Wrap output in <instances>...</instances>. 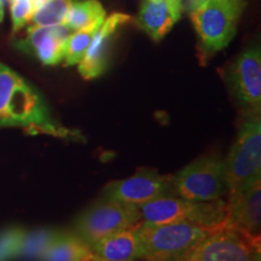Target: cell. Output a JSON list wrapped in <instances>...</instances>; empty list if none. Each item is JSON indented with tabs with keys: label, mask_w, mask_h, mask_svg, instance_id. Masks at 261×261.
I'll return each instance as SVG.
<instances>
[{
	"label": "cell",
	"mask_w": 261,
	"mask_h": 261,
	"mask_svg": "<svg viewBox=\"0 0 261 261\" xmlns=\"http://www.w3.org/2000/svg\"><path fill=\"white\" fill-rule=\"evenodd\" d=\"M231 93L246 114L261 110V52L254 45L238 56L227 70Z\"/></svg>",
	"instance_id": "cell-9"
},
{
	"label": "cell",
	"mask_w": 261,
	"mask_h": 261,
	"mask_svg": "<svg viewBox=\"0 0 261 261\" xmlns=\"http://www.w3.org/2000/svg\"><path fill=\"white\" fill-rule=\"evenodd\" d=\"M100 24H94L89 28L73 32V34L68 37L64 45L63 56L65 65L79 64V62L83 60L85 54H86L87 48H89L91 41H92L94 34H96Z\"/></svg>",
	"instance_id": "cell-20"
},
{
	"label": "cell",
	"mask_w": 261,
	"mask_h": 261,
	"mask_svg": "<svg viewBox=\"0 0 261 261\" xmlns=\"http://www.w3.org/2000/svg\"><path fill=\"white\" fill-rule=\"evenodd\" d=\"M106 18V10L97 0L74 2L70 5L63 25L69 32H76L100 24Z\"/></svg>",
	"instance_id": "cell-17"
},
{
	"label": "cell",
	"mask_w": 261,
	"mask_h": 261,
	"mask_svg": "<svg viewBox=\"0 0 261 261\" xmlns=\"http://www.w3.org/2000/svg\"><path fill=\"white\" fill-rule=\"evenodd\" d=\"M139 223L97 241L90 248L104 261H140L142 240Z\"/></svg>",
	"instance_id": "cell-14"
},
{
	"label": "cell",
	"mask_w": 261,
	"mask_h": 261,
	"mask_svg": "<svg viewBox=\"0 0 261 261\" xmlns=\"http://www.w3.org/2000/svg\"><path fill=\"white\" fill-rule=\"evenodd\" d=\"M140 221L146 224H190L215 228L223 226L227 217V202L194 201L178 196H163L140 205Z\"/></svg>",
	"instance_id": "cell-2"
},
{
	"label": "cell",
	"mask_w": 261,
	"mask_h": 261,
	"mask_svg": "<svg viewBox=\"0 0 261 261\" xmlns=\"http://www.w3.org/2000/svg\"><path fill=\"white\" fill-rule=\"evenodd\" d=\"M172 196L194 201L221 200L227 195L224 160L208 155L196 159L171 177Z\"/></svg>",
	"instance_id": "cell-6"
},
{
	"label": "cell",
	"mask_w": 261,
	"mask_h": 261,
	"mask_svg": "<svg viewBox=\"0 0 261 261\" xmlns=\"http://www.w3.org/2000/svg\"><path fill=\"white\" fill-rule=\"evenodd\" d=\"M58 232L60 230L52 227L35 228L32 231L25 230L21 247H19L17 259L24 261H40Z\"/></svg>",
	"instance_id": "cell-18"
},
{
	"label": "cell",
	"mask_w": 261,
	"mask_h": 261,
	"mask_svg": "<svg viewBox=\"0 0 261 261\" xmlns=\"http://www.w3.org/2000/svg\"><path fill=\"white\" fill-rule=\"evenodd\" d=\"M163 196H172L171 177L151 169H139L132 177L109 182L102 197L140 207Z\"/></svg>",
	"instance_id": "cell-10"
},
{
	"label": "cell",
	"mask_w": 261,
	"mask_h": 261,
	"mask_svg": "<svg viewBox=\"0 0 261 261\" xmlns=\"http://www.w3.org/2000/svg\"><path fill=\"white\" fill-rule=\"evenodd\" d=\"M178 261H260V236H248L223 225Z\"/></svg>",
	"instance_id": "cell-8"
},
{
	"label": "cell",
	"mask_w": 261,
	"mask_h": 261,
	"mask_svg": "<svg viewBox=\"0 0 261 261\" xmlns=\"http://www.w3.org/2000/svg\"><path fill=\"white\" fill-rule=\"evenodd\" d=\"M140 221L139 207L100 198L74 221L71 231L89 246Z\"/></svg>",
	"instance_id": "cell-7"
},
{
	"label": "cell",
	"mask_w": 261,
	"mask_h": 261,
	"mask_svg": "<svg viewBox=\"0 0 261 261\" xmlns=\"http://www.w3.org/2000/svg\"><path fill=\"white\" fill-rule=\"evenodd\" d=\"M171 2L174 4L175 6H179V8H181V0H171Z\"/></svg>",
	"instance_id": "cell-25"
},
{
	"label": "cell",
	"mask_w": 261,
	"mask_h": 261,
	"mask_svg": "<svg viewBox=\"0 0 261 261\" xmlns=\"http://www.w3.org/2000/svg\"><path fill=\"white\" fill-rule=\"evenodd\" d=\"M10 11H11L12 32L17 33L25 24L31 22L34 15L31 0H10Z\"/></svg>",
	"instance_id": "cell-22"
},
{
	"label": "cell",
	"mask_w": 261,
	"mask_h": 261,
	"mask_svg": "<svg viewBox=\"0 0 261 261\" xmlns=\"http://www.w3.org/2000/svg\"><path fill=\"white\" fill-rule=\"evenodd\" d=\"M227 217L224 226L248 234L260 236L261 179L236 194L227 196Z\"/></svg>",
	"instance_id": "cell-12"
},
{
	"label": "cell",
	"mask_w": 261,
	"mask_h": 261,
	"mask_svg": "<svg viewBox=\"0 0 261 261\" xmlns=\"http://www.w3.org/2000/svg\"><path fill=\"white\" fill-rule=\"evenodd\" d=\"M40 261H104L73 231H61Z\"/></svg>",
	"instance_id": "cell-16"
},
{
	"label": "cell",
	"mask_w": 261,
	"mask_h": 261,
	"mask_svg": "<svg viewBox=\"0 0 261 261\" xmlns=\"http://www.w3.org/2000/svg\"><path fill=\"white\" fill-rule=\"evenodd\" d=\"M130 19L125 14H113L104 18L91 41L86 54L79 62V73L86 80L104 74L109 67L110 47L117 31Z\"/></svg>",
	"instance_id": "cell-11"
},
{
	"label": "cell",
	"mask_w": 261,
	"mask_h": 261,
	"mask_svg": "<svg viewBox=\"0 0 261 261\" xmlns=\"http://www.w3.org/2000/svg\"><path fill=\"white\" fill-rule=\"evenodd\" d=\"M70 32L64 25L57 27H35L27 29V37L17 46L45 65L58 64L63 60L64 45Z\"/></svg>",
	"instance_id": "cell-13"
},
{
	"label": "cell",
	"mask_w": 261,
	"mask_h": 261,
	"mask_svg": "<svg viewBox=\"0 0 261 261\" xmlns=\"http://www.w3.org/2000/svg\"><path fill=\"white\" fill-rule=\"evenodd\" d=\"M0 127H19L31 135H47L73 142L84 140L79 130L57 122L41 94L3 63H0Z\"/></svg>",
	"instance_id": "cell-1"
},
{
	"label": "cell",
	"mask_w": 261,
	"mask_h": 261,
	"mask_svg": "<svg viewBox=\"0 0 261 261\" xmlns=\"http://www.w3.org/2000/svg\"><path fill=\"white\" fill-rule=\"evenodd\" d=\"M71 5V0H47L34 12L31 19L35 27H57L63 25Z\"/></svg>",
	"instance_id": "cell-19"
},
{
	"label": "cell",
	"mask_w": 261,
	"mask_h": 261,
	"mask_svg": "<svg viewBox=\"0 0 261 261\" xmlns=\"http://www.w3.org/2000/svg\"><path fill=\"white\" fill-rule=\"evenodd\" d=\"M227 196L261 179L260 113H249L238 128L236 139L224 160Z\"/></svg>",
	"instance_id": "cell-4"
},
{
	"label": "cell",
	"mask_w": 261,
	"mask_h": 261,
	"mask_svg": "<svg viewBox=\"0 0 261 261\" xmlns=\"http://www.w3.org/2000/svg\"><path fill=\"white\" fill-rule=\"evenodd\" d=\"M244 6V0H200L196 3L191 19L203 57L210 58L230 44Z\"/></svg>",
	"instance_id": "cell-3"
},
{
	"label": "cell",
	"mask_w": 261,
	"mask_h": 261,
	"mask_svg": "<svg viewBox=\"0 0 261 261\" xmlns=\"http://www.w3.org/2000/svg\"><path fill=\"white\" fill-rule=\"evenodd\" d=\"M24 231L19 226L6 227L0 231V261L17 259Z\"/></svg>",
	"instance_id": "cell-21"
},
{
	"label": "cell",
	"mask_w": 261,
	"mask_h": 261,
	"mask_svg": "<svg viewBox=\"0 0 261 261\" xmlns=\"http://www.w3.org/2000/svg\"><path fill=\"white\" fill-rule=\"evenodd\" d=\"M4 19V2L0 0V22Z\"/></svg>",
	"instance_id": "cell-24"
},
{
	"label": "cell",
	"mask_w": 261,
	"mask_h": 261,
	"mask_svg": "<svg viewBox=\"0 0 261 261\" xmlns=\"http://www.w3.org/2000/svg\"><path fill=\"white\" fill-rule=\"evenodd\" d=\"M181 8L171 0H144L136 22L152 40L160 41L180 18Z\"/></svg>",
	"instance_id": "cell-15"
},
{
	"label": "cell",
	"mask_w": 261,
	"mask_h": 261,
	"mask_svg": "<svg viewBox=\"0 0 261 261\" xmlns=\"http://www.w3.org/2000/svg\"><path fill=\"white\" fill-rule=\"evenodd\" d=\"M212 230L214 228L190 224H146L140 221L142 260L178 261Z\"/></svg>",
	"instance_id": "cell-5"
},
{
	"label": "cell",
	"mask_w": 261,
	"mask_h": 261,
	"mask_svg": "<svg viewBox=\"0 0 261 261\" xmlns=\"http://www.w3.org/2000/svg\"><path fill=\"white\" fill-rule=\"evenodd\" d=\"M31 2H32L33 9H34V12H35L39 8H40L41 5H44L45 3L47 2V0H31Z\"/></svg>",
	"instance_id": "cell-23"
}]
</instances>
